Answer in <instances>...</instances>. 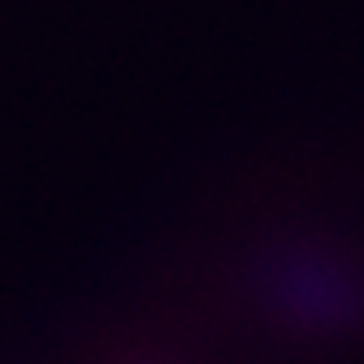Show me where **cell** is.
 <instances>
[{"label": "cell", "instance_id": "cell-1", "mask_svg": "<svg viewBox=\"0 0 364 364\" xmlns=\"http://www.w3.org/2000/svg\"><path fill=\"white\" fill-rule=\"evenodd\" d=\"M32 364H220L159 308L82 326L50 343Z\"/></svg>", "mask_w": 364, "mask_h": 364}]
</instances>
